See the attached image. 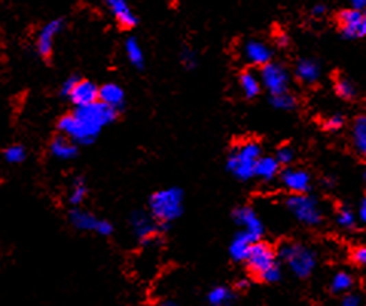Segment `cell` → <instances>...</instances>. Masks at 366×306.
I'll return each instance as SVG.
<instances>
[{
  "instance_id": "obj_1",
  "label": "cell",
  "mask_w": 366,
  "mask_h": 306,
  "mask_svg": "<svg viewBox=\"0 0 366 306\" xmlns=\"http://www.w3.org/2000/svg\"><path fill=\"white\" fill-rule=\"evenodd\" d=\"M117 118L118 112L114 108L97 101L89 105L75 107L71 113L63 114L57 122V130L75 142L78 146L90 145Z\"/></svg>"
},
{
  "instance_id": "obj_2",
  "label": "cell",
  "mask_w": 366,
  "mask_h": 306,
  "mask_svg": "<svg viewBox=\"0 0 366 306\" xmlns=\"http://www.w3.org/2000/svg\"><path fill=\"white\" fill-rule=\"evenodd\" d=\"M244 262L247 265L249 273L256 281L275 283L281 279V267L276 261V251L267 242L261 240L254 242Z\"/></svg>"
},
{
  "instance_id": "obj_3",
  "label": "cell",
  "mask_w": 366,
  "mask_h": 306,
  "mask_svg": "<svg viewBox=\"0 0 366 306\" xmlns=\"http://www.w3.org/2000/svg\"><path fill=\"white\" fill-rule=\"evenodd\" d=\"M148 212L165 227L179 220L183 214V190L180 188L156 190L148 200Z\"/></svg>"
},
{
  "instance_id": "obj_4",
  "label": "cell",
  "mask_w": 366,
  "mask_h": 306,
  "mask_svg": "<svg viewBox=\"0 0 366 306\" xmlns=\"http://www.w3.org/2000/svg\"><path fill=\"white\" fill-rule=\"evenodd\" d=\"M263 155V148L260 142L256 140H244L241 144L235 145L228 154L226 166L229 173L235 179L241 181H247L254 179L255 163Z\"/></svg>"
},
{
  "instance_id": "obj_5",
  "label": "cell",
  "mask_w": 366,
  "mask_h": 306,
  "mask_svg": "<svg viewBox=\"0 0 366 306\" xmlns=\"http://www.w3.org/2000/svg\"><path fill=\"white\" fill-rule=\"evenodd\" d=\"M278 255H280V259L293 271V275L301 279L308 277L316 268V253L301 242H284Z\"/></svg>"
},
{
  "instance_id": "obj_6",
  "label": "cell",
  "mask_w": 366,
  "mask_h": 306,
  "mask_svg": "<svg viewBox=\"0 0 366 306\" xmlns=\"http://www.w3.org/2000/svg\"><path fill=\"white\" fill-rule=\"evenodd\" d=\"M289 212L304 226L316 227L324 221L321 203L310 194H291L286 200Z\"/></svg>"
},
{
  "instance_id": "obj_7",
  "label": "cell",
  "mask_w": 366,
  "mask_h": 306,
  "mask_svg": "<svg viewBox=\"0 0 366 306\" xmlns=\"http://www.w3.org/2000/svg\"><path fill=\"white\" fill-rule=\"evenodd\" d=\"M66 18L57 17L52 18L49 22L45 23L42 28L38 29L36 37V52L37 55L46 63H49L53 57V49H56V40L58 36L64 32L66 29Z\"/></svg>"
},
{
  "instance_id": "obj_8",
  "label": "cell",
  "mask_w": 366,
  "mask_h": 306,
  "mask_svg": "<svg viewBox=\"0 0 366 306\" xmlns=\"http://www.w3.org/2000/svg\"><path fill=\"white\" fill-rule=\"evenodd\" d=\"M336 23L345 40H361L366 36V16L361 10L345 8L339 11Z\"/></svg>"
},
{
  "instance_id": "obj_9",
  "label": "cell",
  "mask_w": 366,
  "mask_h": 306,
  "mask_svg": "<svg viewBox=\"0 0 366 306\" xmlns=\"http://www.w3.org/2000/svg\"><path fill=\"white\" fill-rule=\"evenodd\" d=\"M260 83H261V87L266 88L270 94L284 93V92H289L290 75L282 64L270 61V63L261 67Z\"/></svg>"
},
{
  "instance_id": "obj_10",
  "label": "cell",
  "mask_w": 366,
  "mask_h": 306,
  "mask_svg": "<svg viewBox=\"0 0 366 306\" xmlns=\"http://www.w3.org/2000/svg\"><path fill=\"white\" fill-rule=\"evenodd\" d=\"M130 226L134 236L144 244L153 241L165 229V226H162L153 218L150 212H144V210H138V212L132 214Z\"/></svg>"
},
{
  "instance_id": "obj_11",
  "label": "cell",
  "mask_w": 366,
  "mask_h": 306,
  "mask_svg": "<svg viewBox=\"0 0 366 306\" xmlns=\"http://www.w3.org/2000/svg\"><path fill=\"white\" fill-rule=\"evenodd\" d=\"M241 57L244 61H247L249 64L263 67L272 61L273 51L272 47L261 42V40L250 38L246 40L241 46Z\"/></svg>"
},
{
  "instance_id": "obj_12",
  "label": "cell",
  "mask_w": 366,
  "mask_h": 306,
  "mask_svg": "<svg viewBox=\"0 0 366 306\" xmlns=\"http://www.w3.org/2000/svg\"><path fill=\"white\" fill-rule=\"evenodd\" d=\"M232 218L244 232L252 235L256 241L261 240L264 235V224L260 218V215L255 212L254 207L250 206L236 207L232 212Z\"/></svg>"
},
{
  "instance_id": "obj_13",
  "label": "cell",
  "mask_w": 366,
  "mask_h": 306,
  "mask_svg": "<svg viewBox=\"0 0 366 306\" xmlns=\"http://www.w3.org/2000/svg\"><path fill=\"white\" fill-rule=\"evenodd\" d=\"M104 3L122 29H133L138 26L139 18L127 0H104Z\"/></svg>"
},
{
  "instance_id": "obj_14",
  "label": "cell",
  "mask_w": 366,
  "mask_h": 306,
  "mask_svg": "<svg viewBox=\"0 0 366 306\" xmlns=\"http://www.w3.org/2000/svg\"><path fill=\"white\" fill-rule=\"evenodd\" d=\"M281 183L291 194H308L311 189V175L304 169L287 168L281 174Z\"/></svg>"
},
{
  "instance_id": "obj_15",
  "label": "cell",
  "mask_w": 366,
  "mask_h": 306,
  "mask_svg": "<svg viewBox=\"0 0 366 306\" xmlns=\"http://www.w3.org/2000/svg\"><path fill=\"white\" fill-rule=\"evenodd\" d=\"M98 92L99 87L93 83L90 79H83L80 78L77 86L73 87V90L71 92L69 99L72 102V105L75 107H83V105H89L92 102L98 101Z\"/></svg>"
},
{
  "instance_id": "obj_16",
  "label": "cell",
  "mask_w": 366,
  "mask_h": 306,
  "mask_svg": "<svg viewBox=\"0 0 366 306\" xmlns=\"http://www.w3.org/2000/svg\"><path fill=\"white\" fill-rule=\"evenodd\" d=\"M78 151H80V146L75 144V142L60 133L57 136H53L49 144L51 155L53 159L61 160V162H69V160L77 159Z\"/></svg>"
},
{
  "instance_id": "obj_17",
  "label": "cell",
  "mask_w": 366,
  "mask_h": 306,
  "mask_svg": "<svg viewBox=\"0 0 366 306\" xmlns=\"http://www.w3.org/2000/svg\"><path fill=\"white\" fill-rule=\"evenodd\" d=\"M67 218H69L71 226L73 229L80 230V232H97L98 222L101 218H98L97 215L92 214L90 210H87L84 207H72L67 214Z\"/></svg>"
},
{
  "instance_id": "obj_18",
  "label": "cell",
  "mask_w": 366,
  "mask_h": 306,
  "mask_svg": "<svg viewBox=\"0 0 366 306\" xmlns=\"http://www.w3.org/2000/svg\"><path fill=\"white\" fill-rule=\"evenodd\" d=\"M321 66L317 61L311 58H302L296 63L295 75L296 78L305 86H315L321 79Z\"/></svg>"
},
{
  "instance_id": "obj_19",
  "label": "cell",
  "mask_w": 366,
  "mask_h": 306,
  "mask_svg": "<svg viewBox=\"0 0 366 306\" xmlns=\"http://www.w3.org/2000/svg\"><path fill=\"white\" fill-rule=\"evenodd\" d=\"M254 242H256V240L252 235L244 232V230H240V232L234 236V240L229 246L230 257H232L235 262H244Z\"/></svg>"
},
{
  "instance_id": "obj_20",
  "label": "cell",
  "mask_w": 366,
  "mask_h": 306,
  "mask_svg": "<svg viewBox=\"0 0 366 306\" xmlns=\"http://www.w3.org/2000/svg\"><path fill=\"white\" fill-rule=\"evenodd\" d=\"M98 101L104 102L106 105L114 108V110L119 112V108L124 105L125 102V93L124 88L114 83H108L99 87L98 92Z\"/></svg>"
},
{
  "instance_id": "obj_21",
  "label": "cell",
  "mask_w": 366,
  "mask_h": 306,
  "mask_svg": "<svg viewBox=\"0 0 366 306\" xmlns=\"http://www.w3.org/2000/svg\"><path fill=\"white\" fill-rule=\"evenodd\" d=\"M280 168H281L280 163L276 162L273 155H261L255 163L254 177H258L260 180L264 181H270L280 174Z\"/></svg>"
},
{
  "instance_id": "obj_22",
  "label": "cell",
  "mask_w": 366,
  "mask_h": 306,
  "mask_svg": "<svg viewBox=\"0 0 366 306\" xmlns=\"http://www.w3.org/2000/svg\"><path fill=\"white\" fill-rule=\"evenodd\" d=\"M239 86L244 94V98L255 99L261 92V83L260 77L250 71H244L239 77Z\"/></svg>"
},
{
  "instance_id": "obj_23",
  "label": "cell",
  "mask_w": 366,
  "mask_h": 306,
  "mask_svg": "<svg viewBox=\"0 0 366 306\" xmlns=\"http://www.w3.org/2000/svg\"><path fill=\"white\" fill-rule=\"evenodd\" d=\"M2 159L10 166L23 165L28 160V148L23 144H10L2 149Z\"/></svg>"
},
{
  "instance_id": "obj_24",
  "label": "cell",
  "mask_w": 366,
  "mask_h": 306,
  "mask_svg": "<svg viewBox=\"0 0 366 306\" xmlns=\"http://www.w3.org/2000/svg\"><path fill=\"white\" fill-rule=\"evenodd\" d=\"M125 55H127L128 63H130L133 67H136V69L139 71L144 69L145 55L136 37H128L125 40Z\"/></svg>"
},
{
  "instance_id": "obj_25",
  "label": "cell",
  "mask_w": 366,
  "mask_h": 306,
  "mask_svg": "<svg viewBox=\"0 0 366 306\" xmlns=\"http://www.w3.org/2000/svg\"><path fill=\"white\" fill-rule=\"evenodd\" d=\"M89 195V186H87V181L84 177H78V179L73 180L69 195H67V201L72 207H78L83 204Z\"/></svg>"
},
{
  "instance_id": "obj_26",
  "label": "cell",
  "mask_w": 366,
  "mask_h": 306,
  "mask_svg": "<svg viewBox=\"0 0 366 306\" xmlns=\"http://www.w3.org/2000/svg\"><path fill=\"white\" fill-rule=\"evenodd\" d=\"M352 145H354L356 151L365 155L366 154V118L365 116H357L354 124H352Z\"/></svg>"
},
{
  "instance_id": "obj_27",
  "label": "cell",
  "mask_w": 366,
  "mask_h": 306,
  "mask_svg": "<svg viewBox=\"0 0 366 306\" xmlns=\"http://www.w3.org/2000/svg\"><path fill=\"white\" fill-rule=\"evenodd\" d=\"M235 294L232 290H229L228 287H215L208 294V302L211 306H229L234 302Z\"/></svg>"
},
{
  "instance_id": "obj_28",
  "label": "cell",
  "mask_w": 366,
  "mask_h": 306,
  "mask_svg": "<svg viewBox=\"0 0 366 306\" xmlns=\"http://www.w3.org/2000/svg\"><path fill=\"white\" fill-rule=\"evenodd\" d=\"M334 92L341 99L351 101L357 97V88L351 79H348L343 75H339L334 79Z\"/></svg>"
},
{
  "instance_id": "obj_29",
  "label": "cell",
  "mask_w": 366,
  "mask_h": 306,
  "mask_svg": "<svg viewBox=\"0 0 366 306\" xmlns=\"http://www.w3.org/2000/svg\"><path fill=\"white\" fill-rule=\"evenodd\" d=\"M352 285H354V277L348 271H339V273L334 275L333 281H331L330 290L334 294H345V292H348L352 288Z\"/></svg>"
},
{
  "instance_id": "obj_30",
  "label": "cell",
  "mask_w": 366,
  "mask_h": 306,
  "mask_svg": "<svg viewBox=\"0 0 366 306\" xmlns=\"http://www.w3.org/2000/svg\"><path fill=\"white\" fill-rule=\"evenodd\" d=\"M270 104H272L276 110L291 112L296 108L297 102H296V98L290 92H284V93H278V94H270Z\"/></svg>"
},
{
  "instance_id": "obj_31",
  "label": "cell",
  "mask_w": 366,
  "mask_h": 306,
  "mask_svg": "<svg viewBox=\"0 0 366 306\" xmlns=\"http://www.w3.org/2000/svg\"><path fill=\"white\" fill-rule=\"evenodd\" d=\"M336 222L339 227L351 230L356 227L357 215L352 212V209L348 206H341L336 210Z\"/></svg>"
},
{
  "instance_id": "obj_32",
  "label": "cell",
  "mask_w": 366,
  "mask_h": 306,
  "mask_svg": "<svg viewBox=\"0 0 366 306\" xmlns=\"http://www.w3.org/2000/svg\"><path fill=\"white\" fill-rule=\"evenodd\" d=\"M280 166H289L295 160V149L290 145H282L276 149V154L273 155Z\"/></svg>"
},
{
  "instance_id": "obj_33",
  "label": "cell",
  "mask_w": 366,
  "mask_h": 306,
  "mask_svg": "<svg viewBox=\"0 0 366 306\" xmlns=\"http://www.w3.org/2000/svg\"><path fill=\"white\" fill-rule=\"evenodd\" d=\"M345 125V116L342 113H333L324 119V128L327 131H339Z\"/></svg>"
},
{
  "instance_id": "obj_34",
  "label": "cell",
  "mask_w": 366,
  "mask_h": 306,
  "mask_svg": "<svg viewBox=\"0 0 366 306\" xmlns=\"http://www.w3.org/2000/svg\"><path fill=\"white\" fill-rule=\"evenodd\" d=\"M78 79H80L78 75H69V77H67L63 81V83H61V87H60V94H61V97L67 99V97H69L71 92L73 90V87L77 86Z\"/></svg>"
},
{
  "instance_id": "obj_35",
  "label": "cell",
  "mask_w": 366,
  "mask_h": 306,
  "mask_svg": "<svg viewBox=\"0 0 366 306\" xmlns=\"http://www.w3.org/2000/svg\"><path fill=\"white\" fill-rule=\"evenodd\" d=\"M351 261L354 262L357 267H363V265L366 264V247L365 246H357V247L352 248Z\"/></svg>"
},
{
  "instance_id": "obj_36",
  "label": "cell",
  "mask_w": 366,
  "mask_h": 306,
  "mask_svg": "<svg viewBox=\"0 0 366 306\" xmlns=\"http://www.w3.org/2000/svg\"><path fill=\"white\" fill-rule=\"evenodd\" d=\"M182 64L186 67V69H194L195 64H197V55H195V52L193 49H183L182 52Z\"/></svg>"
},
{
  "instance_id": "obj_37",
  "label": "cell",
  "mask_w": 366,
  "mask_h": 306,
  "mask_svg": "<svg viewBox=\"0 0 366 306\" xmlns=\"http://www.w3.org/2000/svg\"><path fill=\"white\" fill-rule=\"evenodd\" d=\"M113 230H114V227H113V224L110 221L99 220L97 232H95V233H98L99 236H110L113 233Z\"/></svg>"
},
{
  "instance_id": "obj_38",
  "label": "cell",
  "mask_w": 366,
  "mask_h": 306,
  "mask_svg": "<svg viewBox=\"0 0 366 306\" xmlns=\"http://www.w3.org/2000/svg\"><path fill=\"white\" fill-rule=\"evenodd\" d=\"M362 298L361 296L354 294V292H345L342 298V306H361Z\"/></svg>"
},
{
  "instance_id": "obj_39",
  "label": "cell",
  "mask_w": 366,
  "mask_h": 306,
  "mask_svg": "<svg viewBox=\"0 0 366 306\" xmlns=\"http://www.w3.org/2000/svg\"><path fill=\"white\" fill-rule=\"evenodd\" d=\"M357 220L361 222H366V199H363L358 203V210H357Z\"/></svg>"
},
{
  "instance_id": "obj_40",
  "label": "cell",
  "mask_w": 366,
  "mask_h": 306,
  "mask_svg": "<svg viewBox=\"0 0 366 306\" xmlns=\"http://www.w3.org/2000/svg\"><path fill=\"white\" fill-rule=\"evenodd\" d=\"M347 2L350 3L351 8L361 10V11H363V8L366 6V0H347Z\"/></svg>"
},
{
  "instance_id": "obj_41",
  "label": "cell",
  "mask_w": 366,
  "mask_h": 306,
  "mask_svg": "<svg viewBox=\"0 0 366 306\" xmlns=\"http://www.w3.org/2000/svg\"><path fill=\"white\" fill-rule=\"evenodd\" d=\"M325 12H327L325 5H316V6H313V10H311V14H313L315 17H322V16H325Z\"/></svg>"
},
{
  "instance_id": "obj_42",
  "label": "cell",
  "mask_w": 366,
  "mask_h": 306,
  "mask_svg": "<svg viewBox=\"0 0 366 306\" xmlns=\"http://www.w3.org/2000/svg\"><path fill=\"white\" fill-rule=\"evenodd\" d=\"M249 285H250V282L247 281V279H240V281L235 282V287L234 288L239 290V291H243V290H247Z\"/></svg>"
},
{
  "instance_id": "obj_43",
  "label": "cell",
  "mask_w": 366,
  "mask_h": 306,
  "mask_svg": "<svg viewBox=\"0 0 366 306\" xmlns=\"http://www.w3.org/2000/svg\"><path fill=\"white\" fill-rule=\"evenodd\" d=\"M276 43L280 44V46H287L289 44V36L287 34H284V32H280L276 36Z\"/></svg>"
},
{
  "instance_id": "obj_44",
  "label": "cell",
  "mask_w": 366,
  "mask_h": 306,
  "mask_svg": "<svg viewBox=\"0 0 366 306\" xmlns=\"http://www.w3.org/2000/svg\"><path fill=\"white\" fill-rule=\"evenodd\" d=\"M159 306H179V305L175 302H173V301H165V302L159 303Z\"/></svg>"
}]
</instances>
